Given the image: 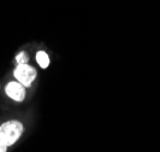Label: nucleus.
I'll list each match as a JSON object with an SVG mask.
<instances>
[{"mask_svg": "<svg viewBox=\"0 0 160 152\" xmlns=\"http://www.w3.org/2000/svg\"><path fill=\"white\" fill-rule=\"evenodd\" d=\"M36 62L42 69H47L49 65V57L45 51H39L36 53Z\"/></svg>", "mask_w": 160, "mask_h": 152, "instance_id": "obj_4", "label": "nucleus"}, {"mask_svg": "<svg viewBox=\"0 0 160 152\" xmlns=\"http://www.w3.org/2000/svg\"><path fill=\"white\" fill-rule=\"evenodd\" d=\"M16 63L17 64H25L29 62V55L25 51H21L18 55L16 56Z\"/></svg>", "mask_w": 160, "mask_h": 152, "instance_id": "obj_5", "label": "nucleus"}, {"mask_svg": "<svg viewBox=\"0 0 160 152\" xmlns=\"http://www.w3.org/2000/svg\"><path fill=\"white\" fill-rule=\"evenodd\" d=\"M23 132L24 126L21 121L8 120L0 124V140L10 147L21 139Z\"/></svg>", "mask_w": 160, "mask_h": 152, "instance_id": "obj_1", "label": "nucleus"}, {"mask_svg": "<svg viewBox=\"0 0 160 152\" xmlns=\"http://www.w3.org/2000/svg\"><path fill=\"white\" fill-rule=\"evenodd\" d=\"M8 146L0 140V152H8Z\"/></svg>", "mask_w": 160, "mask_h": 152, "instance_id": "obj_6", "label": "nucleus"}, {"mask_svg": "<svg viewBox=\"0 0 160 152\" xmlns=\"http://www.w3.org/2000/svg\"><path fill=\"white\" fill-rule=\"evenodd\" d=\"M5 94L13 102L22 103L27 97V91H25V87L23 85H21L18 81H10L5 86Z\"/></svg>", "mask_w": 160, "mask_h": 152, "instance_id": "obj_3", "label": "nucleus"}, {"mask_svg": "<svg viewBox=\"0 0 160 152\" xmlns=\"http://www.w3.org/2000/svg\"><path fill=\"white\" fill-rule=\"evenodd\" d=\"M13 76L16 81H18L21 85H23L25 88L30 87L32 82L36 80L38 71L36 69L29 65L28 63L25 64H17V66L13 69Z\"/></svg>", "mask_w": 160, "mask_h": 152, "instance_id": "obj_2", "label": "nucleus"}]
</instances>
